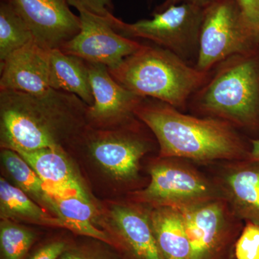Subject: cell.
I'll list each match as a JSON object with an SVG mask.
<instances>
[{"label":"cell","instance_id":"1","mask_svg":"<svg viewBox=\"0 0 259 259\" xmlns=\"http://www.w3.org/2000/svg\"><path fill=\"white\" fill-rule=\"evenodd\" d=\"M135 115L159 146L160 158L200 163L248 160L250 141L226 121L187 115L156 99L143 97Z\"/></svg>","mask_w":259,"mask_h":259},{"label":"cell","instance_id":"2","mask_svg":"<svg viewBox=\"0 0 259 259\" xmlns=\"http://www.w3.org/2000/svg\"><path fill=\"white\" fill-rule=\"evenodd\" d=\"M88 108L79 97L54 89L40 95L0 91L2 148L61 150L86 127Z\"/></svg>","mask_w":259,"mask_h":259},{"label":"cell","instance_id":"3","mask_svg":"<svg viewBox=\"0 0 259 259\" xmlns=\"http://www.w3.org/2000/svg\"><path fill=\"white\" fill-rule=\"evenodd\" d=\"M187 108L201 117L229 122L259 134V48L216 65L189 100Z\"/></svg>","mask_w":259,"mask_h":259},{"label":"cell","instance_id":"4","mask_svg":"<svg viewBox=\"0 0 259 259\" xmlns=\"http://www.w3.org/2000/svg\"><path fill=\"white\" fill-rule=\"evenodd\" d=\"M108 71L116 81L135 95L156 99L182 112L209 76V72L199 71L154 44H144L139 51Z\"/></svg>","mask_w":259,"mask_h":259},{"label":"cell","instance_id":"5","mask_svg":"<svg viewBox=\"0 0 259 259\" xmlns=\"http://www.w3.org/2000/svg\"><path fill=\"white\" fill-rule=\"evenodd\" d=\"M259 48V28L243 14L236 0H218L204 8L195 67L209 72L220 62Z\"/></svg>","mask_w":259,"mask_h":259},{"label":"cell","instance_id":"6","mask_svg":"<svg viewBox=\"0 0 259 259\" xmlns=\"http://www.w3.org/2000/svg\"><path fill=\"white\" fill-rule=\"evenodd\" d=\"M203 14L204 8L183 3L153 13L152 19L134 23H126L113 14L106 18L120 35L150 40L195 66Z\"/></svg>","mask_w":259,"mask_h":259},{"label":"cell","instance_id":"7","mask_svg":"<svg viewBox=\"0 0 259 259\" xmlns=\"http://www.w3.org/2000/svg\"><path fill=\"white\" fill-rule=\"evenodd\" d=\"M161 158V162L150 168L149 185L136 194L140 202L152 207L185 209L223 198L216 182L181 158Z\"/></svg>","mask_w":259,"mask_h":259},{"label":"cell","instance_id":"8","mask_svg":"<svg viewBox=\"0 0 259 259\" xmlns=\"http://www.w3.org/2000/svg\"><path fill=\"white\" fill-rule=\"evenodd\" d=\"M179 209L190 241L192 259H231L242 223L226 199Z\"/></svg>","mask_w":259,"mask_h":259},{"label":"cell","instance_id":"9","mask_svg":"<svg viewBox=\"0 0 259 259\" xmlns=\"http://www.w3.org/2000/svg\"><path fill=\"white\" fill-rule=\"evenodd\" d=\"M131 123L113 130L85 131L86 146L94 159L117 180L131 181L139 175L141 158L151 151V140Z\"/></svg>","mask_w":259,"mask_h":259},{"label":"cell","instance_id":"10","mask_svg":"<svg viewBox=\"0 0 259 259\" xmlns=\"http://www.w3.org/2000/svg\"><path fill=\"white\" fill-rule=\"evenodd\" d=\"M79 13L81 29L76 36L59 49L64 54L112 69L143 47L144 44L114 30L106 18L83 10Z\"/></svg>","mask_w":259,"mask_h":259},{"label":"cell","instance_id":"11","mask_svg":"<svg viewBox=\"0 0 259 259\" xmlns=\"http://www.w3.org/2000/svg\"><path fill=\"white\" fill-rule=\"evenodd\" d=\"M32 32L34 40L48 49H60L76 36L81 20L67 0H10Z\"/></svg>","mask_w":259,"mask_h":259},{"label":"cell","instance_id":"12","mask_svg":"<svg viewBox=\"0 0 259 259\" xmlns=\"http://www.w3.org/2000/svg\"><path fill=\"white\" fill-rule=\"evenodd\" d=\"M94 104L88 106L87 122L98 128L120 127L134 120L143 97L116 81L104 65L88 63Z\"/></svg>","mask_w":259,"mask_h":259},{"label":"cell","instance_id":"13","mask_svg":"<svg viewBox=\"0 0 259 259\" xmlns=\"http://www.w3.org/2000/svg\"><path fill=\"white\" fill-rule=\"evenodd\" d=\"M50 51L35 40L0 63V91L40 95L51 90Z\"/></svg>","mask_w":259,"mask_h":259},{"label":"cell","instance_id":"14","mask_svg":"<svg viewBox=\"0 0 259 259\" xmlns=\"http://www.w3.org/2000/svg\"><path fill=\"white\" fill-rule=\"evenodd\" d=\"M219 178L216 184L235 215L259 226V161H230Z\"/></svg>","mask_w":259,"mask_h":259},{"label":"cell","instance_id":"15","mask_svg":"<svg viewBox=\"0 0 259 259\" xmlns=\"http://www.w3.org/2000/svg\"><path fill=\"white\" fill-rule=\"evenodd\" d=\"M111 218L116 235L133 259H164L153 233L149 212L131 206L112 208Z\"/></svg>","mask_w":259,"mask_h":259},{"label":"cell","instance_id":"16","mask_svg":"<svg viewBox=\"0 0 259 259\" xmlns=\"http://www.w3.org/2000/svg\"><path fill=\"white\" fill-rule=\"evenodd\" d=\"M16 152L38 175L51 196L88 197L61 150L44 148Z\"/></svg>","mask_w":259,"mask_h":259},{"label":"cell","instance_id":"17","mask_svg":"<svg viewBox=\"0 0 259 259\" xmlns=\"http://www.w3.org/2000/svg\"><path fill=\"white\" fill-rule=\"evenodd\" d=\"M50 86L76 95L88 106L94 104L88 62L59 49L50 51Z\"/></svg>","mask_w":259,"mask_h":259},{"label":"cell","instance_id":"18","mask_svg":"<svg viewBox=\"0 0 259 259\" xmlns=\"http://www.w3.org/2000/svg\"><path fill=\"white\" fill-rule=\"evenodd\" d=\"M150 220L164 259H192V250L182 213L172 207H153Z\"/></svg>","mask_w":259,"mask_h":259},{"label":"cell","instance_id":"19","mask_svg":"<svg viewBox=\"0 0 259 259\" xmlns=\"http://www.w3.org/2000/svg\"><path fill=\"white\" fill-rule=\"evenodd\" d=\"M52 197L51 210L60 221L61 228L108 244L113 243L106 233L95 226L93 206L88 197L69 195L52 196Z\"/></svg>","mask_w":259,"mask_h":259},{"label":"cell","instance_id":"20","mask_svg":"<svg viewBox=\"0 0 259 259\" xmlns=\"http://www.w3.org/2000/svg\"><path fill=\"white\" fill-rule=\"evenodd\" d=\"M0 214L3 220L61 227L57 217H53L18 187L0 180Z\"/></svg>","mask_w":259,"mask_h":259},{"label":"cell","instance_id":"21","mask_svg":"<svg viewBox=\"0 0 259 259\" xmlns=\"http://www.w3.org/2000/svg\"><path fill=\"white\" fill-rule=\"evenodd\" d=\"M1 157L5 169L18 187L36 199L38 203L47 206L51 210L52 196L48 192L44 182L32 167L18 153L10 148H3Z\"/></svg>","mask_w":259,"mask_h":259},{"label":"cell","instance_id":"22","mask_svg":"<svg viewBox=\"0 0 259 259\" xmlns=\"http://www.w3.org/2000/svg\"><path fill=\"white\" fill-rule=\"evenodd\" d=\"M34 40L27 24L10 1L0 3V63Z\"/></svg>","mask_w":259,"mask_h":259},{"label":"cell","instance_id":"23","mask_svg":"<svg viewBox=\"0 0 259 259\" xmlns=\"http://www.w3.org/2000/svg\"><path fill=\"white\" fill-rule=\"evenodd\" d=\"M35 233L13 221L3 220L0 247L3 259H24L35 241Z\"/></svg>","mask_w":259,"mask_h":259},{"label":"cell","instance_id":"24","mask_svg":"<svg viewBox=\"0 0 259 259\" xmlns=\"http://www.w3.org/2000/svg\"><path fill=\"white\" fill-rule=\"evenodd\" d=\"M236 259H259V226L246 222L235 245Z\"/></svg>","mask_w":259,"mask_h":259},{"label":"cell","instance_id":"25","mask_svg":"<svg viewBox=\"0 0 259 259\" xmlns=\"http://www.w3.org/2000/svg\"><path fill=\"white\" fill-rule=\"evenodd\" d=\"M70 6L74 7L78 11L88 12L92 14L107 18L112 14V0H67Z\"/></svg>","mask_w":259,"mask_h":259},{"label":"cell","instance_id":"26","mask_svg":"<svg viewBox=\"0 0 259 259\" xmlns=\"http://www.w3.org/2000/svg\"><path fill=\"white\" fill-rule=\"evenodd\" d=\"M67 250V245L63 241H54L37 250L30 259H59Z\"/></svg>","mask_w":259,"mask_h":259},{"label":"cell","instance_id":"27","mask_svg":"<svg viewBox=\"0 0 259 259\" xmlns=\"http://www.w3.org/2000/svg\"><path fill=\"white\" fill-rule=\"evenodd\" d=\"M59 259H116L111 255L89 249H67Z\"/></svg>","mask_w":259,"mask_h":259},{"label":"cell","instance_id":"28","mask_svg":"<svg viewBox=\"0 0 259 259\" xmlns=\"http://www.w3.org/2000/svg\"><path fill=\"white\" fill-rule=\"evenodd\" d=\"M243 14L255 26L259 28V0H236Z\"/></svg>","mask_w":259,"mask_h":259},{"label":"cell","instance_id":"29","mask_svg":"<svg viewBox=\"0 0 259 259\" xmlns=\"http://www.w3.org/2000/svg\"><path fill=\"white\" fill-rule=\"evenodd\" d=\"M216 1H218V0H165L161 5L156 7L153 13H160V12L167 9L169 7L183 4V3L196 5V6L200 7L202 8H205L209 5L212 4V3H215Z\"/></svg>","mask_w":259,"mask_h":259},{"label":"cell","instance_id":"30","mask_svg":"<svg viewBox=\"0 0 259 259\" xmlns=\"http://www.w3.org/2000/svg\"><path fill=\"white\" fill-rule=\"evenodd\" d=\"M250 141L251 148L248 160L259 161V139H250Z\"/></svg>","mask_w":259,"mask_h":259},{"label":"cell","instance_id":"31","mask_svg":"<svg viewBox=\"0 0 259 259\" xmlns=\"http://www.w3.org/2000/svg\"><path fill=\"white\" fill-rule=\"evenodd\" d=\"M5 1H10V0H5Z\"/></svg>","mask_w":259,"mask_h":259}]
</instances>
